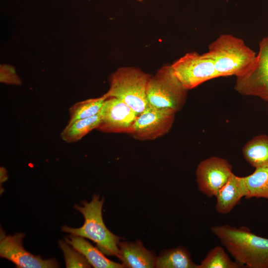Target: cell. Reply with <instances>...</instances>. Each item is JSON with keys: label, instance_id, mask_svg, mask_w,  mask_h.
Wrapping results in <instances>:
<instances>
[{"label": "cell", "instance_id": "ffe728a7", "mask_svg": "<svg viewBox=\"0 0 268 268\" xmlns=\"http://www.w3.org/2000/svg\"><path fill=\"white\" fill-rule=\"evenodd\" d=\"M59 244L64 255L66 268L91 267L84 256L67 242L60 241Z\"/></svg>", "mask_w": 268, "mask_h": 268}, {"label": "cell", "instance_id": "8fae6325", "mask_svg": "<svg viewBox=\"0 0 268 268\" xmlns=\"http://www.w3.org/2000/svg\"><path fill=\"white\" fill-rule=\"evenodd\" d=\"M119 249L118 258L125 268H155L156 257L152 251L146 249L140 241L120 242Z\"/></svg>", "mask_w": 268, "mask_h": 268}, {"label": "cell", "instance_id": "6da1fadb", "mask_svg": "<svg viewBox=\"0 0 268 268\" xmlns=\"http://www.w3.org/2000/svg\"><path fill=\"white\" fill-rule=\"evenodd\" d=\"M256 56L242 39L223 34L209 45L207 52L187 53L171 67L184 87L189 90L216 77L242 75L251 67Z\"/></svg>", "mask_w": 268, "mask_h": 268}, {"label": "cell", "instance_id": "4fadbf2b", "mask_svg": "<svg viewBox=\"0 0 268 268\" xmlns=\"http://www.w3.org/2000/svg\"><path fill=\"white\" fill-rule=\"evenodd\" d=\"M66 242L86 258L95 268H124L122 264L112 261L106 258L97 247H94L84 238L70 235L66 238Z\"/></svg>", "mask_w": 268, "mask_h": 268}, {"label": "cell", "instance_id": "7c38bea8", "mask_svg": "<svg viewBox=\"0 0 268 268\" xmlns=\"http://www.w3.org/2000/svg\"><path fill=\"white\" fill-rule=\"evenodd\" d=\"M245 193L243 177L237 176L233 173L215 196L216 211L221 214L229 213L242 198H245Z\"/></svg>", "mask_w": 268, "mask_h": 268}, {"label": "cell", "instance_id": "5bb4252c", "mask_svg": "<svg viewBox=\"0 0 268 268\" xmlns=\"http://www.w3.org/2000/svg\"><path fill=\"white\" fill-rule=\"evenodd\" d=\"M242 153L245 160L252 167H268V135H257L244 146Z\"/></svg>", "mask_w": 268, "mask_h": 268}, {"label": "cell", "instance_id": "ac0fdd59", "mask_svg": "<svg viewBox=\"0 0 268 268\" xmlns=\"http://www.w3.org/2000/svg\"><path fill=\"white\" fill-rule=\"evenodd\" d=\"M243 266L232 261L219 246L210 249L204 259L198 265L197 268H241Z\"/></svg>", "mask_w": 268, "mask_h": 268}, {"label": "cell", "instance_id": "52a82bcc", "mask_svg": "<svg viewBox=\"0 0 268 268\" xmlns=\"http://www.w3.org/2000/svg\"><path fill=\"white\" fill-rule=\"evenodd\" d=\"M176 112L171 109L148 106L139 114L131 134L140 140H153L168 133L175 120Z\"/></svg>", "mask_w": 268, "mask_h": 268}, {"label": "cell", "instance_id": "30bf717a", "mask_svg": "<svg viewBox=\"0 0 268 268\" xmlns=\"http://www.w3.org/2000/svg\"><path fill=\"white\" fill-rule=\"evenodd\" d=\"M100 113L101 121L96 130L106 133L130 134L138 115L124 101L113 97L105 99Z\"/></svg>", "mask_w": 268, "mask_h": 268}, {"label": "cell", "instance_id": "e0dca14e", "mask_svg": "<svg viewBox=\"0 0 268 268\" xmlns=\"http://www.w3.org/2000/svg\"><path fill=\"white\" fill-rule=\"evenodd\" d=\"M246 199L263 198L268 201V167H258L254 172L242 177Z\"/></svg>", "mask_w": 268, "mask_h": 268}, {"label": "cell", "instance_id": "ba28073f", "mask_svg": "<svg viewBox=\"0 0 268 268\" xmlns=\"http://www.w3.org/2000/svg\"><path fill=\"white\" fill-rule=\"evenodd\" d=\"M24 234L18 233L6 235L4 231H0V256L20 268H55L59 264L55 259L44 260L25 250L23 246Z\"/></svg>", "mask_w": 268, "mask_h": 268}, {"label": "cell", "instance_id": "8992f818", "mask_svg": "<svg viewBox=\"0 0 268 268\" xmlns=\"http://www.w3.org/2000/svg\"><path fill=\"white\" fill-rule=\"evenodd\" d=\"M236 77L234 89L238 93L268 102V36L259 42V51L251 67Z\"/></svg>", "mask_w": 268, "mask_h": 268}, {"label": "cell", "instance_id": "9c48e42d", "mask_svg": "<svg viewBox=\"0 0 268 268\" xmlns=\"http://www.w3.org/2000/svg\"><path fill=\"white\" fill-rule=\"evenodd\" d=\"M232 167L225 159L212 156L198 164L196 180L200 191L208 197L216 194L233 173Z\"/></svg>", "mask_w": 268, "mask_h": 268}, {"label": "cell", "instance_id": "7402d4cb", "mask_svg": "<svg viewBox=\"0 0 268 268\" xmlns=\"http://www.w3.org/2000/svg\"><path fill=\"white\" fill-rule=\"evenodd\" d=\"M0 184L5 182L7 179V174L5 168L0 167Z\"/></svg>", "mask_w": 268, "mask_h": 268}, {"label": "cell", "instance_id": "2e32d148", "mask_svg": "<svg viewBox=\"0 0 268 268\" xmlns=\"http://www.w3.org/2000/svg\"><path fill=\"white\" fill-rule=\"evenodd\" d=\"M190 253L184 247L179 246L162 251L156 257L155 268H197Z\"/></svg>", "mask_w": 268, "mask_h": 268}, {"label": "cell", "instance_id": "603a6c76", "mask_svg": "<svg viewBox=\"0 0 268 268\" xmlns=\"http://www.w3.org/2000/svg\"><path fill=\"white\" fill-rule=\"evenodd\" d=\"M139 0V1H142V0Z\"/></svg>", "mask_w": 268, "mask_h": 268}, {"label": "cell", "instance_id": "5b68a950", "mask_svg": "<svg viewBox=\"0 0 268 268\" xmlns=\"http://www.w3.org/2000/svg\"><path fill=\"white\" fill-rule=\"evenodd\" d=\"M187 89L175 75L170 66H165L150 77L146 88L149 105L172 110L177 113L185 103Z\"/></svg>", "mask_w": 268, "mask_h": 268}, {"label": "cell", "instance_id": "9a60e30c", "mask_svg": "<svg viewBox=\"0 0 268 268\" xmlns=\"http://www.w3.org/2000/svg\"><path fill=\"white\" fill-rule=\"evenodd\" d=\"M101 121L100 112L91 117L69 121L60 134L61 138L68 143L77 142L92 130H96Z\"/></svg>", "mask_w": 268, "mask_h": 268}, {"label": "cell", "instance_id": "3957f363", "mask_svg": "<svg viewBox=\"0 0 268 268\" xmlns=\"http://www.w3.org/2000/svg\"><path fill=\"white\" fill-rule=\"evenodd\" d=\"M103 202V198L94 195L90 201H83L81 205H75L74 208L84 217L83 225L77 228L64 226L62 231L89 239L104 255L118 257L120 238L112 233L104 224L102 213Z\"/></svg>", "mask_w": 268, "mask_h": 268}, {"label": "cell", "instance_id": "7a4b0ae2", "mask_svg": "<svg viewBox=\"0 0 268 268\" xmlns=\"http://www.w3.org/2000/svg\"><path fill=\"white\" fill-rule=\"evenodd\" d=\"M210 231L235 261L248 268H268V238L245 226H213Z\"/></svg>", "mask_w": 268, "mask_h": 268}, {"label": "cell", "instance_id": "d6986e66", "mask_svg": "<svg viewBox=\"0 0 268 268\" xmlns=\"http://www.w3.org/2000/svg\"><path fill=\"white\" fill-rule=\"evenodd\" d=\"M107 98L104 94L100 97L88 99L74 104L69 108V121L87 118L97 115Z\"/></svg>", "mask_w": 268, "mask_h": 268}, {"label": "cell", "instance_id": "277c9868", "mask_svg": "<svg viewBox=\"0 0 268 268\" xmlns=\"http://www.w3.org/2000/svg\"><path fill=\"white\" fill-rule=\"evenodd\" d=\"M150 75L131 67L118 69L111 76L107 97L119 99L138 115L148 106L146 88Z\"/></svg>", "mask_w": 268, "mask_h": 268}, {"label": "cell", "instance_id": "44dd1931", "mask_svg": "<svg viewBox=\"0 0 268 268\" xmlns=\"http://www.w3.org/2000/svg\"><path fill=\"white\" fill-rule=\"evenodd\" d=\"M0 81L6 83L13 84H19L21 81L15 73L11 70H8L1 71Z\"/></svg>", "mask_w": 268, "mask_h": 268}]
</instances>
